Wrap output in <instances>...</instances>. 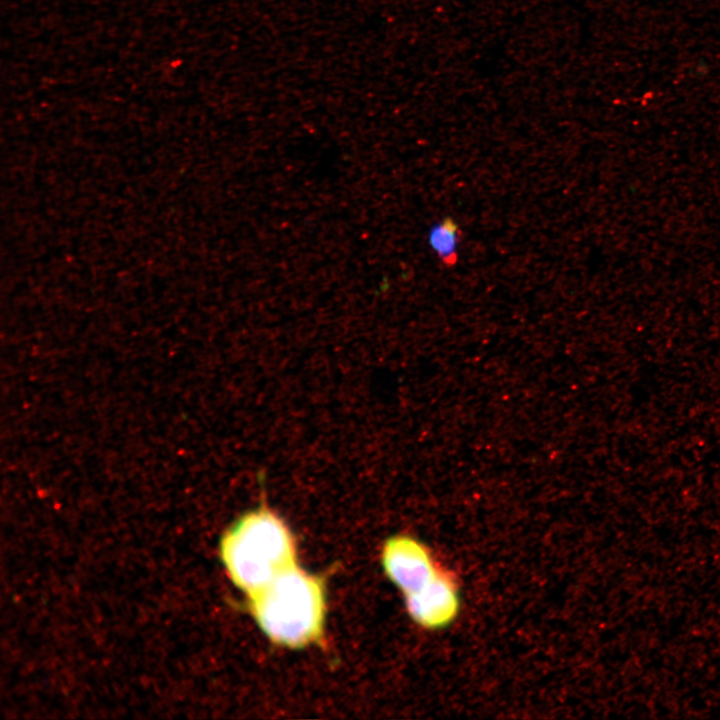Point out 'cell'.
Returning a JSON list of instances; mask_svg holds the SVG:
<instances>
[{
  "label": "cell",
  "mask_w": 720,
  "mask_h": 720,
  "mask_svg": "<svg viewBox=\"0 0 720 720\" xmlns=\"http://www.w3.org/2000/svg\"><path fill=\"white\" fill-rule=\"evenodd\" d=\"M220 554L232 582L249 596L297 565L290 530L264 506L233 524L222 538Z\"/></svg>",
  "instance_id": "obj_1"
},
{
  "label": "cell",
  "mask_w": 720,
  "mask_h": 720,
  "mask_svg": "<svg viewBox=\"0 0 720 720\" xmlns=\"http://www.w3.org/2000/svg\"><path fill=\"white\" fill-rule=\"evenodd\" d=\"M253 616L274 642L299 648L317 640L325 617L323 584L297 565L249 596Z\"/></svg>",
  "instance_id": "obj_2"
},
{
  "label": "cell",
  "mask_w": 720,
  "mask_h": 720,
  "mask_svg": "<svg viewBox=\"0 0 720 720\" xmlns=\"http://www.w3.org/2000/svg\"><path fill=\"white\" fill-rule=\"evenodd\" d=\"M382 563L404 598L427 593L453 575L424 543L407 535L394 536L385 543Z\"/></svg>",
  "instance_id": "obj_3"
},
{
  "label": "cell",
  "mask_w": 720,
  "mask_h": 720,
  "mask_svg": "<svg viewBox=\"0 0 720 720\" xmlns=\"http://www.w3.org/2000/svg\"><path fill=\"white\" fill-rule=\"evenodd\" d=\"M460 231L451 218H444L429 231L428 242L439 260L446 266L457 262Z\"/></svg>",
  "instance_id": "obj_4"
}]
</instances>
